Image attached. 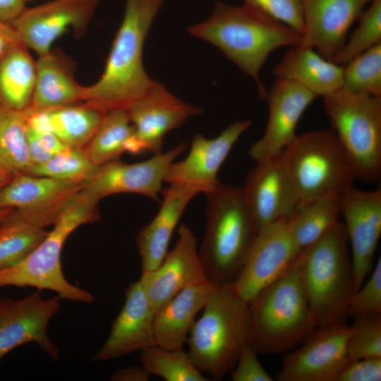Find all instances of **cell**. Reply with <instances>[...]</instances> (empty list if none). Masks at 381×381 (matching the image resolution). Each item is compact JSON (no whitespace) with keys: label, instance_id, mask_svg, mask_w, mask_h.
<instances>
[{"label":"cell","instance_id":"6da1fadb","mask_svg":"<svg viewBox=\"0 0 381 381\" xmlns=\"http://www.w3.org/2000/svg\"><path fill=\"white\" fill-rule=\"evenodd\" d=\"M188 32L215 46L255 80L262 99H265L267 90L260 73L269 56L277 49L294 47L301 41L298 32L250 6L222 1L216 2L207 20L189 26Z\"/></svg>","mask_w":381,"mask_h":381},{"label":"cell","instance_id":"7a4b0ae2","mask_svg":"<svg viewBox=\"0 0 381 381\" xmlns=\"http://www.w3.org/2000/svg\"><path fill=\"white\" fill-rule=\"evenodd\" d=\"M165 0H125L121 23L99 79L85 86L83 103L104 112L126 109L150 89L154 80L143 62V45Z\"/></svg>","mask_w":381,"mask_h":381},{"label":"cell","instance_id":"3957f363","mask_svg":"<svg viewBox=\"0 0 381 381\" xmlns=\"http://www.w3.org/2000/svg\"><path fill=\"white\" fill-rule=\"evenodd\" d=\"M247 305L248 343L258 354L288 351L303 344L318 328L296 258Z\"/></svg>","mask_w":381,"mask_h":381},{"label":"cell","instance_id":"277c9868","mask_svg":"<svg viewBox=\"0 0 381 381\" xmlns=\"http://www.w3.org/2000/svg\"><path fill=\"white\" fill-rule=\"evenodd\" d=\"M207 198L200 261L214 286H231L240 276L258 231L243 188L220 183Z\"/></svg>","mask_w":381,"mask_h":381},{"label":"cell","instance_id":"5b68a950","mask_svg":"<svg viewBox=\"0 0 381 381\" xmlns=\"http://www.w3.org/2000/svg\"><path fill=\"white\" fill-rule=\"evenodd\" d=\"M349 244L337 222L296 258L301 282L318 327L346 323L355 292Z\"/></svg>","mask_w":381,"mask_h":381},{"label":"cell","instance_id":"8992f818","mask_svg":"<svg viewBox=\"0 0 381 381\" xmlns=\"http://www.w3.org/2000/svg\"><path fill=\"white\" fill-rule=\"evenodd\" d=\"M99 200L84 188L78 191L40 244L18 264L0 270V287L32 286L54 291L62 299L91 303L95 299L91 293L72 284L64 277L61 255L66 239L77 228L99 219Z\"/></svg>","mask_w":381,"mask_h":381},{"label":"cell","instance_id":"52a82bcc","mask_svg":"<svg viewBox=\"0 0 381 381\" xmlns=\"http://www.w3.org/2000/svg\"><path fill=\"white\" fill-rule=\"evenodd\" d=\"M188 337V354L195 366L222 380L236 365L248 341V305L231 286H214Z\"/></svg>","mask_w":381,"mask_h":381},{"label":"cell","instance_id":"ba28073f","mask_svg":"<svg viewBox=\"0 0 381 381\" xmlns=\"http://www.w3.org/2000/svg\"><path fill=\"white\" fill-rule=\"evenodd\" d=\"M286 170L300 200L342 194L358 179L332 130L297 135L282 151Z\"/></svg>","mask_w":381,"mask_h":381},{"label":"cell","instance_id":"9c48e42d","mask_svg":"<svg viewBox=\"0 0 381 381\" xmlns=\"http://www.w3.org/2000/svg\"><path fill=\"white\" fill-rule=\"evenodd\" d=\"M322 102L332 131L357 179L378 181L381 175V97L341 88L323 97Z\"/></svg>","mask_w":381,"mask_h":381},{"label":"cell","instance_id":"30bf717a","mask_svg":"<svg viewBox=\"0 0 381 381\" xmlns=\"http://www.w3.org/2000/svg\"><path fill=\"white\" fill-rule=\"evenodd\" d=\"M133 128L128 152H162L164 136L202 109L183 102L154 80L150 89L126 109Z\"/></svg>","mask_w":381,"mask_h":381},{"label":"cell","instance_id":"8fae6325","mask_svg":"<svg viewBox=\"0 0 381 381\" xmlns=\"http://www.w3.org/2000/svg\"><path fill=\"white\" fill-rule=\"evenodd\" d=\"M61 299L59 295L44 298L40 289L19 299L0 298V365L6 354L30 342L59 360L60 351L48 336L47 326L59 313Z\"/></svg>","mask_w":381,"mask_h":381},{"label":"cell","instance_id":"7c38bea8","mask_svg":"<svg viewBox=\"0 0 381 381\" xmlns=\"http://www.w3.org/2000/svg\"><path fill=\"white\" fill-rule=\"evenodd\" d=\"M99 0H52L25 8L11 23L20 42L39 56L48 53L52 44L69 29L82 37L94 16Z\"/></svg>","mask_w":381,"mask_h":381},{"label":"cell","instance_id":"4fadbf2b","mask_svg":"<svg viewBox=\"0 0 381 381\" xmlns=\"http://www.w3.org/2000/svg\"><path fill=\"white\" fill-rule=\"evenodd\" d=\"M346 323L319 327L295 351L287 353L276 376L277 381H337L350 362Z\"/></svg>","mask_w":381,"mask_h":381},{"label":"cell","instance_id":"5bb4252c","mask_svg":"<svg viewBox=\"0 0 381 381\" xmlns=\"http://www.w3.org/2000/svg\"><path fill=\"white\" fill-rule=\"evenodd\" d=\"M299 253L286 218L262 227L257 234L240 276L231 287L248 304L285 272Z\"/></svg>","mask_w":381,"mask_h":381},{"label":"cell","instance_id":"9a60e30c","mask_svg":"<svg viewBox=\"0 0 381 381\" xmlns=\"http://www.w3.org/2000/svg\"><path fill=\"white\" fill-rule=\"evenodd\" d=\"M85 183L20 174L13 176L0 189V209L12 210L31 223L45 228L54 225Z\"/></svg>","mask_w":381,"mask_h":381},{"label":"cell","instance_id":"2e32d148","mask_svg":"<svg viewBox=\"0 0 381 381\" xmlns=\"http://www.w3.org/2000/svg\"><path fill=\"white\" fill-rule=\"evenodd\" d=\"M340 205L351 246L356 292L373 269L381 234V189L361 190L352 187L340 195Z\"/></svg>","mask_w":381,"mask_h":381},{"label":"cell","instance_id":"e0dca14e","mask_svg":"<svg viewBox=\"0 0 381 381\" xmlns=\"http://www.w3.org/2000/svg\"><path fill=\"white\" fill-rule=\"evenodd\" d=\"M186 149V143H181L144 162H109L97 168L84 188L99 200L115 193H132L159 200L169 166Z\"/></svg>","mask_w":381,"mask_h":381},{"label":"cell","instance_id":"ac0fdd59","mask_svg":"<svg viewBox=\"0 0 381 381\" xmlns=\"http://www.w3.org/2000/svg\"><path fill=\"white\" fill-rule=\"evenodd\" d=\"M178 235L174 248L167 253L159 266L154 270L142 272L139 279L155 313L186 287L209 282L193 232L182 223Z\"/></svg>","mask_w":381,"mask_h":381},{"label":"cell","instance_id":"d6986e66","mask_svg":"<svg viewBox=\"0 0 381 381\" xmlns=\"http://www.w3.org/2000/svg\"><path fill=\"white\" fill-rule=\"evenodd\" d=\"M318 97L301 85L277 79L267 91L269 113L262 136L248 155L256 162L281 153L296 137L297 125Z\"/></svg>","mask_w":381,"mask_h":381},{"label":"cell","instance_id":"ffe728a7","mask_svg":"<svg viewBox=\"0 0 381 381\" xmlns=\"http://www.w3.org/2000/svg\"><path fill=\"white\" fill-rule=\"evenodd\" d=\"M252 124L250 120L236 121L214 138L201 134L193 137L186 157L169 166L164 182L196 187L205 194L219 185L218 172L235 143Z\"/></svg>","mask_w":381,"mask_h":381},{"label":"cell","instance_id":"44dd1931","mask_svg":"<svg viewBox=\"0 0 381 381\" xmlns=\"http://www.w3.org/2000/svg\"><path fill=\"white\" fill-rule=\"evenodd\" d=\"M282 153L257 162L242 187L258 232L277 220L287 218L300 200Z\"/></svg>","mask_w":381,"mask_h":381},{"label":"cell","instance_id":"7402d4cb","mask_svg":"<svg viewBox=\"0 0 381 381\" xmlns=\"http://www.w3.org/2000/svg\"><path fill=\"white\" fill-rule=\"evenodd\" d=\"M373 0H303L301 44L332 61L353 23Z\"/></svg>","mask_w":381,"mask_h":381},{"label":"cell","instance_id":"603a6c76","mask_svg":"<svg viewBox=\"0 0 381 381\" xmlns=\"http://www.w3.org/2000/svg\"><path fill=\"white\" fill-rule=\"evenodd\" d=\"M155 314L140 281L131 283L126 290L124 305L111 325L110 334L92 360H114L157 345L153 327Z\"/></svg>","mask_w":381,"mask_h":381},{"label":"cell","instance_id":"cb8c5ba5","mask_svg":"<svg viewBox=\"0 0 381 381\" xmlns=\"http://www.w3.org/2000/svg\"><path fill=\"white\" fill-rule=\"evenodd\" d=\"M201 190L194 186L171 183L161 191L162 202L152 220L140 229L136 243L141 272L157 268L167 254L172 234L190 200Z\"/></svg>","mask_w":381,"mask_h":381},{"label":"cell","instance_id":"d4e9b609","mask_svg":"<svg viewBox=\"0 0 381 381\" xmlns=\"http://www.w3.org/2000/svg\"><path fill=\"white\" fill-rule=\"evenodd\" d=\"M75 64L60 49H51L36 61V79L30 107L44 111L83 102L85 87L75 79Z\"/></svg>","mask_w":381,"mask_h":381},{"label":"cell","instance_id":"484cf974","mask_svg":"<svg viewBox=\"0 0 381 381\" xmlns=\"http://www.w3.org/2000/svg\"><path fill=\"white\" fill-rule=\"evenodd\" d=\"M273 73L277 79L295 82L317 97L332 94L343 86V66L301 44L286 52Z\"/></svg>","mask_w":381,"mask_h":381},{"label":"cell","instance_id":"4316f807","mask_svg":"<svg viewBox=\"0 0 381 381\" xmlns=\"http://www.w3.org/2000/svg\"><path fill=\"white\" fill-rule=\"evenodd\" d=\"M213 288L209 282L188 286L156 312L153 322L156 344L169 349H183L195 318Z\"/></svg>","mask_w":381,"mask_h":381},{"label":"cell","instance_id":"83f0119b","mask_svg":"<svg viewBox=\"0 0 381 381\" xmlns=\"http://www.w3.org/2000/svg\"><path fill=\"white\" fill-rule=\"evenodd\" d=\"M341 216L340 194L327 193L299 200L286 218L292 238L299 252L323 236Z\"/></svg>","mask_w":381,"mask_h":381},{"label":"cell","instance_id":"f1b7e54d","mask_svg":"<svg viewBox=\"0 0 381 381\" xmlns=\"http://www.w3.org/2000/svg\"><path fill=\"white\" fill-rule=\"evenodd\" d=\"M36 79V61L20 43L0 59V102L3 108L24 111L30 105Z\"/></svg>","mask_w":381,"mask_h":381},{"label":"cell","instance_id":"f546056e","mask_svg":"<svg viewBox=\"0 0 381 381\" xmlns=\"http://www.w3.org/2000/svg\"><path fill=\"white\" fill-rule=\"evenodd\" d=\"M49 132L73 148H85L106 112L85 103L44 111Z\"/></svg>","mask_w":381,"mask_h":381},{"label":"cell","instance_id":"4dcf8cb0","mask_svg":"<svg viewBox=\"0 0 381 381\" xmlns=\"http://www.w3.org/2000/svg\"><path fill=\"white\" fill-rule=\"evenodd\" d=\"M24 111H0V171L13 176L28 174L32 166L27 141Z\"/></svg>","mask_w":381,"mask_h":381},{"label":"cell","instance_id":"1f68e13d","mask_svg":"<svg viewBox=\"0 0 381 381\" xmlns=\"http://www.w3.org/2000/svg\"><path fill=\"white\" fill-rule=\"evenodd\" d=\"M133 134V128L126 109L109 111L84 149L92 162L100 167L126 152Z\"/></svg>","mask_w":381,"mask_h":381},{"label":"cell","instance_id":"d6a6232c","mask_svg":"<svg viewBox=\"0 0 381 381\" xmlns=\"http://www.w3.org/2000/svg\"><path fill=\"white\" fill-rule=\"evenodd\" d=\"M48 231L13 211L0 222V270L25 259L45 238Z\"/></svg>","mask_w":381,"mask_h":381},{"label":"cell","instance_id":"836d02e7","mask_svg":"<svg viewBox=\"0 0 381 381\" xmlns=\"http://www.w3.org/2000/svg\"><path fill=\"white\" fill-rule=\"evenodd\" d=\"M142 367L167 381H208L183 349H169L155 345L141 351Z\"/></svg>","mask_w":381,"mask_h":381},{"label":"cell","instance_id":"e575fe53","mask_svg":"<svg viewBox=\"0 0 381 381\" xmlns=\"http://www.w3.org/2000/svg\"><path fill=\"white\" fill-rule=\"evenodd\" d=\"M342 88L355 93L381 97V43L343 65Z\"/></svg>","mask_w":381,"mask_h":381},{"label":"cell","instance_id":"d590c367","mask_svg":"<svg viewBox=\"0 0 381 381\" xmlns=\"http://www.w3.org/2000/svg\"><path fill=\"white\" fill-rule=\"evenodd\" d=\"M98 167L92 162L84 148L69 147L44 163L32 165L28 174L85 183Z\"/></svg>","mask_w":381,"mask_h":381},{"label":"cell","instance_id":"8d00e7d4","mask_svg":"<svg viewBox=\"0 0 381 381\" xmlns=\"http://www.w3.org/2000/svg\"><path fill=\"white\" fill-rule=\"evenodd\" d=\"M359 23L333 59L344 65L351 59L381 43V0H373L358 18Z\"/></svg>","mask_w":381,"mask_h":381},{"label":"cell","instance_id":"74e56055","mask_svg":"<svg viewBox=\"0 0 381 381\" xmlns=\"http://www.w3.org/2000/svg\"><path fill=\"white\" fill-rule=\"evenodd\" d=\"M348 341V358L353 361L381 358V315L353 317Z\"/></svg>","mask_w":381,"mask_h":381},{"label":"cell","instance_id":"f35d334b","mask_svg":"<svg viewBox=\"0 0 381 381\" xmlns=\"http://www.w3.org/2000/svg\"><path fill=\"white\" fill-rule=\"evenodd\" d=\"M381 315V259L377 261L368 281L353 294L348 316Z\"/></svg>","mask_w":381,"mask_h":381},{"label":"cell","instance_id":"ab89813d","mask_svg":"<svg viewBox=\"0 0 381 381\" xmlns=\"http://www.w3.org/2000/svg\"><path fill=\"white\" fill-rule=\"evenodd\" d=\"M243 4L302 34L303 0H244Z\"/></svg>","mask_w":381,"mask_h":381},{"label":"cell","instance_id":"60d3db41","mask_svg":"<svg viewBox=\"0 0 381 381\" xmlns=\"http://www.w3.org/2000/svg\"><path fill=\"white\" fill-rule=\"evenodd\" d=\"M257 355L248 341L241 349L236 365L231 370L233 381L274 380L260 364Z\"/></svg>","mask_w":381,"mask_h":381},{"label":"cell","instance_id":"b9f144b4","mask_svg":"<svg viewBox=\"0 0 381 381\" xmlns=\"http://www.w3.org/2000/svg\"><path fill=\"white\" fill-rule=\"evenodd\" d=\"M381 358H365L350 361L337 381H380Z\"/></svg>","mask_w":381,"mask_h":381},{"label":"cell","instance_id":"7bdbcfd3","mask_svg":"<svg viewBox=\"0 0 381 381\" xmlns=\"http://www.w3.org/2000/svg\"><path fill=\"white\" fill-rule=\"evenodd\" d=\"M27 141L30 157L32 165L44 163L53 155L47 151L40 143L35 132L27 126Z\"/></svg>","mask_w":381,"mask_h":381},{"label":"cell","instance_id":"ee69618b","mask_svg":"<svg viewBox=\"0 0 381 381\" xmlns=\"http://www.w3.org/2000/svg\"><path fill=\"white\" fill-rule=\"evenodd\" d=\"M25 0H0V20L11 23L25 10Z\"/></svg>","mask_w":381,"mask_h":381},{"label":"cell","instance_id":"f6af8a7d","mask_svg":"<svg viewBox=\"0 0 381 381\" xmlns=\"http://www.w3.org/2000/svg\"><path fill=\"white\" fill-rule=\"evenodd\" d=\"M149 374L143 367H126L113 373L110 379L112 381H147Z\"/></svg>","mask_w":381,"mask_h":381},{"label":"cell","instance_id":"bcb514c9","mask_svg":"<svg viewBox=\"0 0 381 381\" xmlns=\"http://www.w3.org/2000/svg\"><path fill=\"white\" fill-rule=\"evenodd\" d=\"M21 43L11 23L0 20V59L13 47Z\"/></svg>","mask_w":381,"mask_h":381},{"label":"cell","instance_id":"7dc6e473","mask_svg":"<svg viewBox=\"0 0 381 381\" xmlns=\"http://www.w3.org/2000/svg\"><path fill=\"white\" fill-rule=\"evenodd\" d=\"M34 131L43 147L52 155L70 147L52 133H40L35 131Z\"/></svg>","mask_w":381,"mask_h":381},{"label":"cell","instance_id":"c3c4849f","mask_svg":"<svg viewBox=\"0 0 381 381\" xmlns=\"http://www.w3.org/2000/svg\"><path fill=\"white\" fill-rule=\"evenodd\" d=\"M11 176L0 171V189L5 186L11 179ZM13 210L10 209H0V222H2Z\"/></svg>","mask_w":381,"mask_h":381},{"label":"cell","instance_id":"681fc988","mask_svg":"<svg viewBox=\"0 0 381 381\" xmlns=\"http://www.w3.org/2000/svg\"><path fill=\"white\" fill-rule=\"evenodd\" d=\"M2 109H3V107H2V105H1V102H0V111H1Z\"/></svg>","mask_w":381,"mask_h":381},{"label":"cell","instance_id":"f907efd6","mask_svg":"<svg viewBox=\"0 0 381 381\" xmlns=\"http://www.w3.org/2000/svg\"><path fill=\"white\" fill-rule=\"evenodd\" d=\"M25 1H30V0H25Z\"/></svg>","mask_w":381,"mask_h":381}]
</instances>
